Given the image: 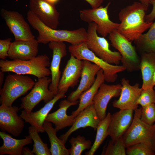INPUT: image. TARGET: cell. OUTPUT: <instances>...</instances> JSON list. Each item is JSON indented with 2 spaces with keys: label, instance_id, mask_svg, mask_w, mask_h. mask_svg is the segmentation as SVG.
I'll return each instance as SVG.
<instances>
[{
  "label": "cell",
  "instance_id": "5b68a950",
  "mask_svg": "<svg viewBox=\"0 0 155 155\" xmlns=\"http://www.w3.org/2000/svg\"><path fill=\"white\" fill-rule=\"evenodd\" d=\"M35 82L30 77L15 74L7 75L0 89L1 104L10 106L18 98L32 89Z\"/></svg>",
  "mask_w": 155,
  "mask_h": 155
},
{
  "label": "cell",
  "instance_id": "836d02e7",
  "mask_svg": "<svg viewBox=\"0 0 155 155\" xmlns=\"http://www.w3.org/2000/svg\"><path fill=\"white\" fill-rule=\"evenodd\" d=\"M140 119L146 124L152 125L155 122V104L141 107Z\"/></svg>",
  "mask_w": 155,
  "mask_h": 155
},
{
  "label": "cell",
  "instance_id": "277c9868",
  "mask_svg": "<svg viewBox=\"0 0 155 155\" xmlns=\"http://www.w3.org/2000/svg\"><path fill=\"white\" fill-rule=\"evenodd\" d=\"M134 111L132 122L123 136L126 148L137 143H144L155 151V124L150 125L141 121V107Z\"/></svg>",
  "mask_w": 155,
  "mask_h": 155
},
{
  "label": "cell",
  "instance_id": "d6a6232c",
  "mask_svg": "<svg viewBox=\"0 0 155 155\" xmlns=\"http://www.w3.org/2000/svg\"><path fill=\"white\" fill-rule=\"evenodd\" d=\"M127 155H155V151L144 143H137L126 148Z\"/></svg>",
  "mask_w": 155,
  "mask_h": 155
},
{
  "label": "cell",
  "instance_id": "d590c367",
  "mask_svg": "<svg viewBox=\"0 0 155 155\" xmlns=\"http://www.w3.org/2000/svg\"><path fill=\"white\" fill-rule=\"evenodd\" d=\"M12 39L9 38L0 40V58L5 60L8 57V52L12 42Z\"/></svg>",
  "mask_w": 155,
  "mask_h": 155
},
{
  "label": "cell",
  "instance_id": "f35d334b",
  "mask_svg": "<svg viewBox=\"0 0 155 155\" xmlns=\"http://www.w3.org/2000/svg\"><path fill=\"white\" fill-rule=\"evenodd\" d=\"M22 154L24 155H34V154L28 147H24L22 150Z\"/></svg>",
  "mask_w": 155,
  "mask_h": 155
},
{
  "label": "cell",
  "instance_id": "603a6c76",
  "mask_svg": "<svg viewBox=\"0 0 155 155\" xmlns=\"http://www.w3.org/2000/svg\"><path fill=\"white\" fill-rule=\"evenodd\" d=\"M79 102L78 100L70 102L67 99H64L61 101L59 104V108L55 112L49 114L45 120L54 124L57 132L65 127L71 126L75 121V117L71 115H67V111L70 107L75 105Z\"/></svg>",
  "mask_w": 155,
  "mask_h": 155
},
{
  "label": "cell",
  "instance_id": "b9f144b4",
  "mask_svg": "<svg viewBox=\"0 0 155 155\" xmlns=\"http://www.w3.org/2000/svg\"><path fill=\"white\" fill-rule=\"evenodd\" d=\"M48 2L52 4H55L57 3L59 0H46Z\"/></svg>",
  "mask_w": 155,
  "mask_h": 155
},
{
  "label": "cell",
  "instance_id": "7a4b0ae2",
  "mask_svg": "<svg viewBox=\"0 0 155 155\" xmlns=\"http://www.w3.org/2000/svg\"><path fill=\"white\" fill-rule=\"evenodd\" d=\"M27 18L32 27L38 32L37 40L39 43L46 44L56 41L74 45L87 40V31L84 28L74 30L53 29L46 25L30 10L27 12Z\"/></svg>",
  "mask_w": 155,
  "mask_h": 155
},
{
  "label": "cell",
  "instance_id": "e575fe53",
  "mask_svg": "<svg viewBox=\"0 0 155 155\" xmlns=\"http://www.w3.org/2000/svg\"><path fill=\"white\" fill-rule=\"evenodd\" d=\"M137 103L141 107L155 104V91L153 88L142 90L137 100Z\"/></svg>",
  "mask_w": 155,
  "mask_h": 155
},
{
  "label": "cell",
  "instance_id": "7c38bea8",
  "mask_svg": "<svg viewBox=\"0 0 155 155\" xmlns=\"http://www.w3.org/2000/svg\"><path fill=\"white\" fill-rule=\"evenodd\" d=\"M20 108L16 106H0V128L1 131L7 132L15 137L20 135L24 126L23 119L19 116Z\"/></svg>",
  "mask_w": 155,
  "mask_h": 155
},
{
  "label": "cell",
  "instance_id": "60d3db41",
  "mask_svg": "<svg viewBox=\"0 0 155 155\" xmlns=\"http://www.w3.org/2000/svg\"><path fill=\"white\" fill-rule=\"evenodd\" d=\"M4 78V72L0 71V87L3 84Z\"/></svg>",
  "mask_w": 155,
  "mask_h": 155
},
{
  "label": "cell",
  "instance_id": "3957f363",
  "mask_svg": "<svg viewBox=\"0 0 155 155\" xmlns=\"http://www.w3.org/2000/svg\"><path fill=\"white\" fill-rule=\"evenodd\" d=\"M49 57L46 54L38 55L29 60L9 61L1 59L0 71L11 72L19 74H29L38 79L48 77L51 74L47 68L50 65Z\"/></svg>",
  "mask_w": 155,
  "mask_h": 155
},
{
  "label": "cell",
  "instance_id": "74e56055",
  "mask_svg": "<svg viewBox=\"0 0 155 155\" xmlns=\"http://www.w3.org/2000/svg\"><path fill=\"white\" fill-rule=\"evenodd\" d=\"M90 4L92 8H95L101 6L104 0H84Z\"/></svg>",
  "mask_w": 155,
  "mask_h": 155
},
{
  "label": "cell",
  "instance_id": "5bb4252c",
  "mask_svg": "<svg viewBox=\"0 0 155 155\" xmlns=\"http://www.w3.org/2000/svg\"><path fill=\"white\" fill-rule=\"evenodd\" d=\"M121 90L118 99L113 102V106L121 109H130L134 111L138 108L137 100L142 90L138 83L133 85L129 84V81L125 78L121 80Z\"/></svg>",
  "mask_w": 155,
  "mask_h": 155
},
{
  "label": "cell",
  "instance_id": "484cf974",
  "mask_svg": "<svg viewBox=\"0 0 155 155\" xmlns=\"http://www.w3.org/2000/svg\"><path fill=\"white\" fill-rule=\"evenodd\" d=\"M104 81L103 71L100 69L97 74L95 81L93 84L90 88L82 92L80 96L79 106L76 110L72 112V115L76 117L80 112L88 106L93 104L94 98L100 85Z\"/></svg>",
  "mask_w": 155,
  "mask_h": 155
},
{
  "label": "cell",
  "instance_id": "ffe728a7",
  "mask_svg": "<svg viewBox=\"0 0 155 155\" xmlns=\"http://www.w3.org/2000/svg\"><path fill=\"white\" fill-rule=\"evenodd\" d=\"M38 43L37 39L15 40L11 42L8 52V57L13 60L25 61L37 55Z\"/></svg>",
  "mask_w": 155,
  "mask_h": 155
},
{
  "label": "cell",
  "instance_id": "44dd1931",
  "mask_svg": "<svg viewBox=\"0 0 155 155\" xmlns=\"http://www.w3.org/2000/svg\"><path fill=\"white\" fill-rule=\"evenodd\" d=\"M65 94L64 92H58L53 99L46 103L39 110L35 112H28L23 110L21 111L20 116L24 122L29 123L36 128L38 132L43 133L44 131L43 125L46 117L55 103L65 96Z\"/></svg>",
  "mask_w": 155,
  "mask_h": 155
},
{
  "label": "cell",
  "instance_id": "83f0119b",
  "mask_svg": "<svg viewBox=\"0 0 155 155\" xmlns=\"http://www.w3.org/2000/svg\"><path fill=\"white\" fill-rule=\"evenodd\" d=\"M111 114L108 112L105 118L100 121L96 129L95 139L91 148L85 153L86 155H93L101 145L106 137L108 135V128Z\"/></svg>",
  "mask_w": 155,
  "mask_h": 155
},
{
  "label": "cell",
  "instance_id": "d6986e66",
  "mask_svg": "<svg viewBox=\"0 0 155 155\" xmlns=\"http://www.w3.org/2000/svg\"><path fill=\"white\" fill-rule=\"evenodd\" d=\"M100 121L94 104H91L80 112L75 117L73 124L67 131L60 136L59 138L66 143L72 133L81 128L90 127L96 131Z\"/></svg>",
  "mask_w": 155,
  "mask_h": 155
},
{
  "label": "cell",
  "instance_id": "7402d4cb",
  "mask_svg": "<svg viewBox=\"0 0 155 155\" xmlns=\"http://www.w3.org/2000/svg\"><path fill=\"white\" fill-rule=\"evenodd\" d=\"M83 67L79 84L77 89L71 92L67 100L70 102L77 100L80 95L90 88L94 84L95 77L100 67L87 60H83Z\"/></svg>",
  "mask_w": 155,
  "mask_h": 155
},
{
  "label": "cell",
  "instance_id": "7bdbcfd3",
  "mask_svg": "<svg viewBox=\"0 0 155 155\" xmlns=\"http://www.w3.org/2000/svg\"><path fill=\"white\" fill-rule=\"evenodd\" d=\"M153 85L154 86V88L155 89V71H154L153 75Z\"/></svg>",
  "mask_w": 155,
  "mask_h": 155
},
{
  "label": "cell",
  "instance_id": "d4e9b609",
  "mask_svg": "<svg viewBox=\"0 0 155 155\" xmlns=\"http://www.w3.org/2000/svg\"><path fill=\"white\" fill-rule=\"evenodd\" d=\"M141 70L143 83L142 90L153 88V75L155 71V53L144 52L140 61Z\"/></svg>",
  "mask_w": 155,
  "mask_h": 155
},
{
  "label": "cell",
  "instance_id": "ab89813d",
  "mask_svg": "<svg viewBox=\"0 0 155 155\" xmlns=\"http://www.w3.org/2000/svg\"><path fill=\"white\" fill-rule=\"evenodd\" d=\"M155 0H138L139 2L148 7L149 5Z\"/></svg>",
  "mask_w": 155,
  "mask_h": 155
},
{
  "label": "cell",
  "instance_id": "8d00e7d4",
  "mask_svg": "<svg viewBox=\"0 0 155 155\" xmlns=\"http://www.w3.org/2000/svg\"><path fill=\"white\" fill-rule=\"evenodd\" d=\"M151 4L153 6L152 10L149 13L146 15L145 17V21L148 22H153L155 19V0L153 1Z\"/></svg>",
  "mask_w": 155,
  "mask_h": 155
},
{
  "label": "cell",
  "instance_id": "8992f818",
  "mask_svg": "<svg viewBox=\"0 0 155 155\" xmlns=\"http://www.w3.org/2000/svg\"><path fill=\"white\" fill-rule=\"evenodd\" d=\"M70 55L81 60H87L99 66L103 72L105 81L113 83L117 78V73L126 70L122 65L109 63L97 56L87 47L86 42L70 45L68 48Z\"/></svg>",
  "mask_w": 155,
  "mask_h": 155
},
{
  "label": "cell",
  "instance_id": "f546056e",
  "mask_svg": "<svg viewBox=\"0 0 155 155\" xmlns=\"http://www.w3.org/2000/svg\"><path fill=\"white\" fill-rule=\"evenodd\" d=\"M36 128L31 125L28 128V133L34 142L33 152L36 155H51L48 144L42 141Z\"/></svg>",
  "mask_w": 155,
  "mask_h": 155
},
{
  "label": "cell",
  "instance_id": "8fae6325",
  "mask_svg": "<svg viewBox=\"0 0 155 155\" xmlns=\"http://www.w3.org/2000/svg\"><path fill=\"white\" fill-rule=\"evenodd\" d=\"M1 16L5 22L15 40H30L35 39L30 26L18 12L2 8Z\"/></svg>",
  "mask_w": 155,
  "mask_h": 155
},
{
  "label": "cell",
  "instance_id": "9a60e30c",
  "mask_svg": "<svg viewBox=\"0 0 155 155\" xmlns=\"http://www.w3.org/2000/svg\"><path fill=\"white\" fill-rule=\"evenodd\" d=\"M83 67V60L70 55L62 73L58 86V92L66 93L70 87L73 88L79 82Z\"/></svg>",
  "mask_w": 155,
  "mask_h": 155
},
{
  "label": "cell",
  "instance_id": "cb8c5ba5",
  "mask_svg": "<svg viewBox=\"0 0 155 155\" xmlns=\"http://www.w3.org/2000/svg\"><path fill=\"white\" fill-rule=\"evenodd\" d=\"M0 136L3 140V144L0 147V155H21L24 147L32 143V140L29 135L22 139L13 138L5 132L1 131Z\"/></svg>",
  "mask_w": 155,
  "mask_h": 155
},
{
  "label": "cell",
  "instance_id": "4fadbf2b",
  "mask_svg": "<svg viewBox=\"0 0 155 155\" xmlns=\"http://www.w3.org/2000/svg\"><path fill=\"white\" fill-rule=\"evenodd\" d=\"M29 8L46 25L57 29L59 24L60 14L55 4L46 0H30Z\"/></svg>",
  "mask_w": 155,
  "mask_h": 155
},
{
  "label": "cell",
  "instance_id": "ba28073f",
  "mask_svg": "<svg viewBox=\"0 0 155 155\" xmlns=\"http://www.w3.org/2000/svg\"><path fill=\"white\" fill-rule=\"evenodd\" d=\"M110 4L111 2H109L104 7L101 6L95 8L84 9L79 12L81 19L88 24L95 22L96 24L97 33L104 37L117 30L119 25V23L109 19L108 10Z\"/></svg>",
  "mask_w": 155,
  "mask_h": 155
},
{
  "label": "cell",
  "instance_id": "f1b7e54d",
  "mask_svg": "<svg viewBox=\"0 0 155 155\" xmlns=\"http://www.w3.org/2000/svg\"><path fill=\"white\" fill-rule=\"evenodd\" d=\"M134 41L144 52L155 53V22L147 32L142 34Z\"/></svg>",
  "mask_w": 155,
  "mask_h": 155
},
{
  "label": "cell",
  "instance_id": "30bf717a",
  "mask_svg": "<svg viewBox=\"0 0 155 155\" xmlns=\"http://www.w3.org/2000/svg\"><path fill=\"white\" fill-rule=\"evenodd\" d=\"M51 81L48 77L38 78L29 93L21 98L20 109L30 112L41 100L46 103L53 99L55 95L49 88Z\"/></svg>",
  "mask_w": 155,
  "mask_h": 155
},
{
  "label": "cell",
  "instance_id": "6da1fadb",
  "mask_svg": "<svg viewBox=\"0 0 155 155\" xmlns=\"http://www.w3.org/2000/svg\"><path fill=\"white\" fill-rule=\"evenodd\" d=\"M148 8L139 2H134L119 12L120 23L117 30L129 41L135 40L153 24V22L145 20Z\"/></svg>",
  "mask_w": 155,
  "mask_h": 155
},
{
  "label": "cell",
  "instance_id": "ac0fdd59",
  "mask_svg": "<svg viewBox=\"0 0 155 155\" xmlns=\"http://www.w3.org/2000/svg\"><path fill=\"white\" fill-rule=\"evenodd\" d=\"M133 111L121 109L111 115L108 131L112 141L117 140L127 130L133 120Z\"/></svg>",
  "mask_w": 155,
  "mask_h": 155
},
{
  "label": "cell",
  "instance_id": "e0dca14e",
  "mask_svg": "<svg viewBox=\"0 0 155 155\" xmlns=\"http://www.w3.org/2000/svg\"><path fill=\"white\" fill-rule=\"evenodd\" d=\"M121 90V84L108 85L103 83L101 84L93 99L94 108L100 121L106 115L107 106L111 99L120 96Z\"/></svg>",
  "mask_w": 155,
  "mask_h": 155
},
{
  "label": "cell",
  "instance_id": "52a82bcc",
  "mask_svg": "<svg viewBox=\"0 0 155 155\" xmlns=\"http://www.w3.org/2000/svg\"><path fill=\"white\" fill-rule=\"evenodd\" d=\"M94 22L88 24L87 32L88 40L86 42L88 48L98 57L111 64L117 65L121 61V56L118 51H112L109 48L108 40L104 37L99 36Z\"/></svg>",
  "mask_w": 155,
  "mask_h": 155
},
{
  "label": "cell",
  "instance_id": "1f68e13d",
  "mask_svg": "<svg viewBox=\"0 0 155 155\" xmlns=\"http://www.w3.org/2000/svg\"><path fill=\"white\" fill-rule=\"evenodd\" d=\"M126 148L123 136L117 140H110L107 146L104 147L101 155H126Z\"/></svg>",
  "mask_w": 155,
  "mask_h": 155
},
{
  "label": "cell",
  "instance_id": "4dcf8cb0",
  "mask_svg": "<svg viewBox=\"0 0 155 155\" xmlns=\"http://www.w3.org/2000/svg\"><path fill=\"white\" fill-rule=\"evenodd\" d=\"M71 148L69 149L70 155H81L86 150H90L92 146V142L90 140H86L85 137L79 135L76 137H72L69 140Z\"/></svg>",
  "mask_w": 155,
  "mask_h": 155
},
{
  "label": "cell",
  "instance_id": "2e32d148",
  "mask_svg": "<svg viewBox=\"0 0 155 155\" xmlns=\"http://www.w3.org/2000/svg\"><path fill=\"white\" fill-rule=\"evenodd\" d=\"M48 46L53 51L52 59L50 68L51 81L49 88L56 95L58 93V86L61 77L60 64L62 58L67 55V46L64 42L56 41L49 42Z\"/></svg>",
  "mask_w": 155,
  "mask_h": 155
},
{
  "label": "cell",
  "instance_id": "9c48e42d",
  "mask_svg": "<svg viewBox=\"0 0 155 155\" xmlns=\"http://www.w3.org/2000/svg\"><path fill=\"white\" fill-rule=\"evenodd\" d=\"M111 45L118 51L121 56V61L126 70L129 71L140 69V61L135 48L117 30L108 35Z\"/></svg>",
  "mask_w": 155,
  "mask_h": 155
},
{
  "label": "cell",
  "instance_id": "4316f807",
  "mask_svg": "<svg viewBox=\"0 0 155 155\" xmlns=\"http://www.w3.org/2000/svg\"><path fill=\"white\" fill-rule=\"evenodd\" d=\"M43 129L48 134L51 144L50 149L52 155H69V149L65 146V143L62 139L58 138L57 131L54 128L51 122L45 120L43 125Z\"/></svg>",
  "mask_w": 155,
  "mask_h": 155
}]
</instances>
